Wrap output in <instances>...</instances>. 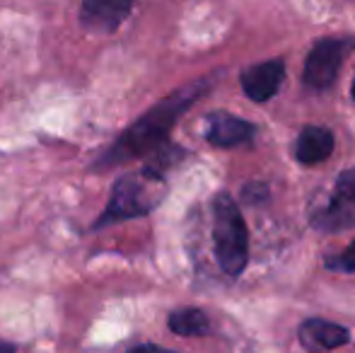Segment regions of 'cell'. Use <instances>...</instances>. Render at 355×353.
Listing matches in <instances>:
<instances>
[{"label": "cell", "mask_w": 355, "mask_h": 353, "mask_svg": "<svg viewBox=\"0 0 355 353\" xmlns=\"http://www.w3.org/2000/svg\"><path fill=\"white\" fill-rule=\"evenodd\" d=\"M314 227L324 232H338L355 227V167L341 172L327 206L314 216Z\"/></svg>", "instance_id": "5"}, {"label": "cell", "mask_w": 355, "mask_h": 353, "mask_svg": "<svg viewBox=\"0 0 355 353\" xmlns=\"http://www.w3.org/2000/svg\"><path fill=\"white\" fill-rule=\"evenodd\" d=\"M283 78L285 61L283 58H273V61H263L247 68L242 73V87L247 92V97L254 99V102H268L281 89Z\"/></svg>", "instance_id": "8"}, {"label": "cell", "mask_w": 355, "mask_h": 353, "mask_svg": "<svg viewBox=\"0 0 355 353\" xmlns=\"http://www.w3.org/2000/svg\"><path fill=\"white\" fill-rule=\"evenodd\" d=\"M159 198H162V177L155 175V172L143 170L141 175L121 177L114 184L107 208L97 218L94 227H107L119 221L148 216L159 203Z\"/></svg>", "instance_id": "3"}, {"label": "cell", "mask_w": 355, "mask_h": 353, "mask_svg": "<svg viewBox=\"0 0 355 353\" xmlns=\"http://www.w3.org/2000/svg\"><path fill=\"white\" fill-rule=\"evenodd\" d=\"M211 80H196L191 85L177 89L174 94H169L167 99L153 107L150 112H145L133 126H128L102 155L94 162V170H109L116 167L121 162H128L133 157L148 155V153L157 150L159 146H164L169 131L174 128V123L179 121L184 112L196 102L201 94L208 92Z\"/></svg>", "instance_id": "1"}, {"label": "cell", "mask_w": 355, "mask_h": 353, "mask_svg": "<svg viewBox=\"0 0 355 353\" xmlns=\"http://www.w3.org/2000/svg\"><path fill=\"white\" fill-rule=\"evenodd\" d=\"M300 341H302L307 349H341L351 341V332L341 325H334V322L324 320H307L300 327Z\"/></svg>", "instance_id": "10"}, {"label": "cell", "mask_w": 355, "mask_h": 353, "mask_svg": "<svg viewBox=\"0 0 355 353\" xmlns=\"http://www.w3.org/2000/svg\"><path fill=\"white\" fill-rule=\"evenodd\" d=\"M213 245L220 268L237 278L249 259V237L239 206L230 193H218L213 201Z\"/></svg>", "instance_id": "2"}, {"label": "cell", "mask_w": 355, "mask_h": 353, "mask_svg": "<svg viewBox=\"0 0 355 353\" xmlns=\"http://www.w3.org/2000/svg\"><path fill=\"white\" fill-rule=\"evenodd\" d=\"M334 133L324 126H304L295 143V157L302 165H319L334 153Z\"/></svg>", "instance_id": "9"}, {"label": "cell", "mask_w": 355, "mask_h": 353, "mask_svg": "<svg viewBox=\"0 0 355 353\" xmlns=\"http://www.w3.org/2000/svg\"><path fill=\"white\" fill-rule=\"evenodd\" d=\"M355 39L353 37H329L314 44L304 63V83L312 89H327L336 83L346 58L353 53Z\"/></svg>", "instance_id": "4"}, {"label": "cell", "mask_w": 355, "mask_h": 353, "mask_svg": "<svg viewBox=\"0 0 355 353\" xmlns=\"http://www.w3.org/2000/svg\"><path fill=\"white\" fill-rule=\"evenodd\" d=\"M133 3L136 0H83V5H80V22L99 34L114 32L131 15Z\"/></svg>", "instance_id": "6"}, {"label": "cell", "mask_w": 355, "mask_h": 353, "mask_svg": "<svg viewBox=\"0 0 355 353\" xmlns=\"http://www.w3.org/2000/svg\"><path fill=\"white\" fill-rule=\"evenodd\" d=\"M0 351H12V346H10V344H3V341H0Z\"/></svg>", "instance_id": "14"}, {"label": "cell", "mask_w": 355, "mask_h": 353, "mask_svg": "<svg viewBox=\"0 0 355 353\" xmlns=\"http://www.w3.org/2000/svg\"><path fill=\"white\" fill-rule=\"evenodd\" d=\"M327 266L334 268V271H343V273H355V242L346 247L341 255L336 257H329Z\"/></svg>", "instance_id": "12"}, {"label": "cell", "mask_w": 355, "mask_h": 353, "mask_svg": "<svg viewBox=\"0 0 355 353\" xmlns=\"http://www.w3.org/2000/svg\"><path fill=\"white\" fill-rule=\"evenodd\" d=\"M257 136V126L227 112H215L206 119V138L215 148H234Z\"/></svg>", "instance_id": "7"}, {"label": "cell", "mask_w": 355, "mask_h": 353, "mask_svg": "<svg viewBox=\"0 0 355 353\" xmlns=\"http://www.w3.org/2000/svg\"><path fill=\"white\" fill-rule=\"evenodd\" d=\"M351 94H353V99H355V80H353V87H351Z\"/></svg>", "instance_id": "15"}, {"label": "cell", "mask_w": 355, "mask_h": 353, "mask_svg": "<svg viewBox=\"0 0 355 353\" xmlns=\"http://www.w3.org/2000/svg\"><path fill=\"white\" fill-rule=\"evenodd\" d=\"M242 193H244V198H247V201L257 203V201H261V198L266 196L268 189L263 187L261 182H254V184H247V187L242 189Z\"/></svg>", "instance_id": "13"}, {"label": "cell", "mask_w": 355, "mask_h": 353, "mask_svg": "<svg viewBox=\"0 0 355 353\" xmlns=\"http://www.w3.org/2000/svg\"><path fill=\"white\" fill-rule=\"evenodd\" d=\"M169 329L177 336H206L211 332V320L198 307H184L169 315Z\"/></svg>", "instance_id": "11"}]
</instances>
